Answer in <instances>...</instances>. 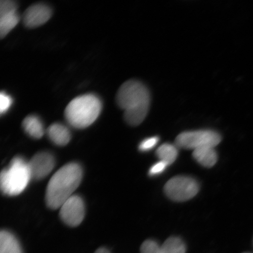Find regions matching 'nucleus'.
<instances>
[{
  "instance_id": "obj_1",
  "label": "nucleus",
  "mask_w": 253,
  "mask_h": 253,
  "mask_svg": "<svg viewBox=\"0 0 253 253\" xmlns=\"http://www.w3.org/2000/svg\"><path fill=\"white\" fill-rule=\"evenodd\" d=\"M150 101L148 88L135 80L125 82L116 96L118 105L124 110L125 121L131 126H137L144 121L149 111Z\"/></svg>"
},
{
  "instance_id": "obj_2",
  "label": "nucleus",
  "mask_w": 253,
  "mask_h": 253,
  "mask_svg": "<svg viewBox=\"0 0 253 253\" xmlns=\"http://www.w3.org/2000/svg\"><path fill=\"white\" fill-rule=\"evenodd\" d=\"M83 170L78 164L71 163L62 167L52 176L47 184L45 201L50 209L55 210L74 195L80 185Z\"/></svg>"
},
{
  "instance_id": "obj_3",
  "label": "nucleus",
  "mask_w": 253,
  "mask_h": 253,
  "mask_svg": "<svg viewBox=\"0 0 253 253\" xmlns=\"http://www.w3.org/2000/svg\"><path fill=\"white\" fill-rule=\"evenodd\" d=\"M102 102L94 94L82 95L73 99L65 110V117L69 125L83 129L89 126L99 118Z\"/></svg>"
},
{
  "instance_id": "obj_4",
  "label": "nucleus",
  "mask_w": 253,
  "mask_h": 253,
  "mask_svg": "<svg viewBox=\"0 0 253 253\" xmlns=\"http://www.w3.org/2000/svg\"><path fill=\"white\" fill-rule=\"evenodd\" d=\"M32 179L29 163L23 157H16L7 169L2 170L0 186L5 195L17 196L21 194Z\"/></svg>"
},
{
  "instance_id": "obj_5",
  "label": "nucleus",
  "mask_w": 253,
  "mask_h": 253,
  "mask_svg": "<svg viewBox=\"0 0 253 253\" xmlns=\"http://www.w3.org/2000/svg\"><path fill=\"white\" fill-rule=\"evenodd\" d=\"M221 142V136L216 131L211 129L189 131L182 132L177 136V147L193 150L204 147L217 146Z\"/></svg>"
},
{
  "instance_id": "obj_6",
  "label": "nucleus",
  "mask_w": 253,
  "mask_h": 253,
  "mask_svg": "<svg viewBox=\"0 0 253 253\" xmlns=\"http://www.w3.org/2000/svg\"><path fill=\"white\" fill-rule=\"evenodd\" d=\"M199 189L197 181L185 176L173 177L167 182L164 187L167 197L177 202H184L194 198Z\"/></svg>"
},
{
  "instance_id": "obj_7",
  "label": "nucleus",
  "mask_w": 253,
  "mask_h": 253,
  "mask_svg": "<svg viewBox=\"0 0 253 253\" xmlns=\"http://www.w3.org/2000/svg\"><path fill=\"white\" fill-rule=\"evenodd\" d=\"M60 217L67 225L77 227L83 221L85 207L83 199L77 195L72 196L60 208Z\"/></svg>"
},
{
  "instance_id": "obj_8",
  "label": "nucleus",
  "mask_w": 253,
  "mask_h": 253,
  "mask_svg": "<svg viewBox=\"0 0 253 253\" xmlns=\"http://www.w3.org/2000/svg\"><path fill=\"white\" fill-rule=\"evenodd\" d=\"M32 179L40 180L45 178L54 169V157L47 152H41L31 158L28 162Z\"/></svg>"
},
{
  "instance_id": "obj_9",
  "label": "nucleus",
  "mask_w": 253,
  "mask_h": 253,
  "mask_svg": "<svg viewBox=\"0 0 253 253\" xmlns=\"http://www.w3.org/2000/svg\"><path fill=\"white\" fill-rule=\"evenodd\" d=\"M51 16L52 10L49 6L40 3L31 5L26 9L23 21L25 27L35 28L45 24Z\"/></svg>"
},
{
  "instance_id": "obj_10",
  "label": "nucleus",
  "mask_w": 253,
  "mask_h": 253,
  "mask_svg": "<svg viewBox=\"0 0 253 253\" xmlns=\"http://www.w3.org/2000/svg\"><path fill=\"white\" fill-rule=\"evenodd\" d=\"M47 134L52 142L59 146H65L71 140V134L67 126L61 123H53L47 128Z\"/></svg>"
},
{
  "instance_id": "obj_11",
  "label": "nucleus",
  "mask_w": 253,
  "mask_h": 253,
  "mask_svg": "<svg viewBox=\"0 0 253 253\" xmlns=\"http://www.w3.org/2000/svg\"><path fill=\"white\" fill-rule=\"evenodd\" d=\"M0 253H23L17 237L7 230L0 233Z\"/></svg>"
},
{
  "instance_id": "obj_12",
  "label": "nucleus",
  "mask_w": 253,
  "mask_h": 253,
  "mask_svg": "<svg viewBox=\"0 0 253 253\" xmlns=\"http://www.w3.org/2000/svg\"><path fill=\"white\" fill-rule=\"evenodd\" d=\"M23 127L28 135L35 139L42 138L45 133L42 122L35 115H30L24 119Z\"/></svg>"
},
{
  "instance_id": "obj_13",
  "label": "nucleus",
  "mask_w": 253,
  "mask_h": 253,
  "mask_svg": "<svg viewBox=\"0 0 253 253\" xmlns=\"http://www.w3.org/2000/svg\"><path fill=\"white\" fill-rule=\"evenodd\" d=\"M193 157L199 164L205 167H212L217 161V154L213 147L198 148L193 152Z\"/></svg>"
},
{
  "instance_id": "obj_14",
  "label": "nucleus",
  "mask_w": 253,
  "mask_h": 253,
  "mask_svg": "<svg viewBox=\"0 0 253 253\" xmlns=\"http://www.w3.org/2000/svg\"><path fill=\"white\" fill-rule=\"evenodd\" d=\"M19 21L20 17L17 11L0 15V37L3 39L7 36L17 26Z\"/></svg>"
},
{
  "instance_id": "obj_15",
  "label": "nucleus",
  "mask_w": 253,
  "mask_h": 253,
  "mask_svg": "<svg viewBox=\"0 0 253 253\" xmlns=\"http://www.w3.org/2000/svg\"><path fill=\"white\" fill-rule=\"evenodd\" d=\"M156 155L160 161H163L169 166L175 162L178 157V148L176 145L164 144L158 147Z\"/></svg>"
},
{
  "instance_id": "obj_16",
  "label": "nucleus",
  "mask_w": 253,
  "mask_h": 253,
  "mask_svg": "<svg viewBox=\"0 0 253 253\" xmlns=\"http://www.w3.org/2000/svg\"><path fill=\"white\" fill-rule=\"evenodd\" d=\"M164 253H185L186 246L184 242L177 237L168 239L162 246Z\"/></svg>"
},
{
  "instance_id": "obj_17",
  "label": "nucleus",
  "mask_w": 253,
  "mask_h": 253,
  "mask_svg": "<svg viewBox=\"0 0 253 253\" xmlns=\"http://www.w3.org/2000/svg\"><path fill=\"white\" fill-rule=\"evenodd\" d=\"M141 253H164L162 246L152 240L145 241L141 247Z\"/></svg>"
},
{
  "instance_id": "obj_18",
  "label": "nucleus",
  "mask_w": 253,
  "mask_h": 253,
  "mask_svg": "<svg viewBox=\"0 0 253 253\" xmlns=\"http://www.w3.org/2000/svg\"><path fill=\"white\" fill-rule=\"evenodd\" d=\"M160 138L157 136L148 137L142 140L139 144L138 149L141 152L150 151L155 148L159 142Z\"/></svg>"
},
{
  "instance_id": "obj_19",
  "label": "nucleus",
  "mask_w": 253,
  "mask_h": 253,
  "mask_svg": "<svg viewBox=\"0 0 253 253\" xmlns=\"http://www.w3.org/2000/svg\"><path fill=\"white\" fill-rule=\"evenodd\" d=\"M12 104V99L10 96L5 92L0 94V113L1 115L8 112Z\"/></svg>"
},
{
  "instance_id": "obj_20",
  "label": "nucleus",
  "mask_w": 253,
  "mask_h": 253,
  "mask_svg": "<svg viewBox=\"0 0 253 253\" xmlns=\"http://www.w3.org/2000/svg\"><path fill=\"white\" fill-rule=\"evenodd\" d=\"M17 11V4L11 0H1L0 1V15Z\"/></svg>"
},
{
  "instance_id": "obj_21",
  "label": "nucleus",
  "mask_w": 253,
  "mask_h": 253,
  "mask_svg": "<svg viewBox=\"0 0 253 253\" xmlns=\"http://www.w3.org/2000/svg\"><path fill=\"white\" fill-rule=\"evenodd\" d=\"M169 166L167 164L163 162V161H159L154 164L153 166H151L148 173L151 176L159 175L165 171L167 168Z\"/></svg>"
},
{
  "instance_id": "obj_22",
  "label": "nucleus",
  "mask_w": 253,
  "mask_h": 253,
  "mask_svg": "<svg viewBox=\"0 0 253 253\" xmlns=\"http://www.w3.org/2000/svg\"><path fill=\"white\" fill-rule=\"evenodd\" d=\"M94 253H110V252L107 249L102 248L98 249Z\"/></svg>"
},
{
  "instance_id": "obj_23",
  "label": "nucleus",
  "mask_w": 253,
  "mask_h": 253,
  "mask_svg": "<svg viewBox=\"0 0 253 253\" xmlns=\"http://www.w3.org/2000/svg\"></svg>"
}]
</instances>
